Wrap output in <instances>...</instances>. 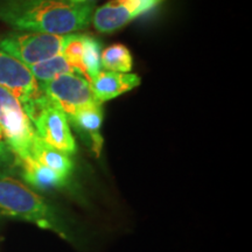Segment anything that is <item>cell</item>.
Masks as SVG:
<instances>
[{"label": "cell", "mask_w": 252, "mask_h": 252, "mask_svg": "<svg viewBox=\"0 0 252 252\" xmlns=\"http://www.w3.org/2000/svg\"><path fill=\"white\" fill-rule=\"evenodd\" d=\"M94 2L69 0H0V20L17 31L67 35L89 26Z\"/></svg>", "instance_id": "1"}, {"label": "cell", "mask_w": 252, "mask_h": 252, "mask_svg": "<svg viewBox=\"0 0 252 252\" xmlns=\"http://www.w3.org/2000/svg\"><path fill=\"white\" fill-rule=\"evenodd\" d=\"M0 217L31 222L70 239L54 208L34 189L0 171Z\"/></svg>", "instance_id": "2"}, {"label": "cell", "mask_w": 252, "mask_h": 252, "mask_svg": "<svg viewBox=\"0 0 252 252\" xmlns=\"http://www.w3.org/2000/svg\"><path fill=\"white\" fill-rule=\"evenodd\" d=\"M0 128L9 151L18 161L31 157L33 140L35 138L33 124L13 94L0 87Z\"/></svg>", "instance_id": "3"}, {"label": "cell", "mask_w": 252, "mask_h": 252, "mask_svg": "<svg viewBox=\"0 0 252 252\" xmlns=\"http://www.w3.org/2000/svg\"><path fill=\"white\" fill-rule=\"evenodd\" d=\"M26 113L41 140L69 156L76 152V141L71 133L68 117L46 94L28 108Z\"/></svg>", "instance_id": "4"}, {"label": "cell", "mask_w": 252, "mask_h": 252, "mask_svg": "<svg viewBox=\"0 0 252 252\" xmlns=\"http://www.w3.org/2000/svg\"><path fill=\"white\" fill-rule=\"evenodd\" d=\"M67 35L26 31L12 32L0 37V49L18 59L27 67H32L61 54Z\"/></svg>", "instance_id": "5"}, {"label": "cell", "mask_w": 252, "mask_h": 252, "mask_svg": "<svg viewBox=\"0 0 252 252\" xmlns=\"http://www.w3.org/2000/svg\"><path fill=\"white\" fill-rule=\"evenodd\" d=\"M42 93L68 119L87 106L100 104L94 98L90 83L78 74H64L40 84Z\"/></svg>", "instance_id": "6"}, {"label": "cell", "mask_w": 252, "mask_h": 252, "mask_svg": "<svg viewBox=\"0 0 252 252\" xmlns=\"http://www.w3.org/2000/svg\"><path fill=\"white\" fill-rule=\"evenodd\" d=\"M0 87L13 94L25 111L43 96L39 82L30 67L0 49Z\"/></svg>", "instance_id": "7"}, {"label": "cell", "mask_w": 252, "mask_h": 252, "mask_svg": "<svg viewBox=\"0 0 252 252\" xmlns=\"http://www.w3.org/2000/svg\"><path fill=\"white\" fill-rule=\"evenodd\" d=\"M162 1L165 0H110L94 9L91 21L100 33H112L150 12Z\"/></svg>", "instance_id": "8"}, {"label": "cell", "mask_w": 252, "mask_h": 252, "mask_svg": "<svg viewBox=\"0 0 252 252\" xmlns=\"http://www.w3.org/2000/svg\"><path fill=\"white\" fill-rule=\"evenodd\" d=\"M140 77L130 72L100 70L90 86L98 103L111 100L140 86Z\"/></svg>", "instance_id": "9"}, {"label": "cell", "mask_w": 252, "mask_h": 252, "mask_svg": "<svg viewBox=\"0 0 252 252\" xmlns=\"http://www.w3.org/2000/svg\"><path fill=\"white\" fill-rule=\"evenodd\" d=\"M68 121H70L78 132L90 139L91 147L98 157L103 146V137L100 134V127L103 123L102 104H94V105L81 109Z\"/></svg>", "instance_id": "10"}, {"label": "cell", "mask_w": 252, "mask_h": 252, "mask_svg": "<svg viewBox=\"0 0 252 252\" xmlns=\"http://www.w3.org/2000/svg\"><path fill=\"white\" fill-rule=\"evenodd\" d=\"M20 162L23 167V175L27 184L41 190H52L64 187L67 184V178L60 175L48 167L41 165L34 160L32 157L21 160Z\"/></svg>", "instance_id": "11"}, {"label": "cell", "mask_w": 252, "mask_h": 252, "mask_svg": "<svg viewBox=\"0 0 252 252\" xmlns=\"http://www.w3.org/2000/svg\"><path fill=\"white\" fill-rule=\"evenodd\" d=\"M31 157L41 165L48 167L67 179L72 172V161L69 154L49 146L37 135H35L32 145Z\"/></svg>", "instance_id": "12"}, {"label": "cell", "mask_w": 252, "mask_h": 252, "mask_svg": "<svg viewBox=\"0 0 252 252\" xmlns=\"http://www.w3.org/2000/svg\"><path fill=\"white\" fill-rule=\"evenodd\" d=\"M100 64L102 68L109 71L130 72L133 67V59L127 47L116 43L103 50Z\"/></svg>", "instance_id": "13"}, {"label": "cell", "mask_w": 252, "mask_h": 252, "mask_svg": "<svg viewBox=\"0 0 252 252\" xmlns=\"http://www.w3.org/2000/svg\"><path fill=\"white\" fill-rule=\"evenodd\" d=\"M30 69L33 76L39 82V84L46 83V82L53 80V78L58 77L60 75L77 74L75 69L64 59L62 53L59 55H55L54 58L32 65Z\"/></svg>", "instance_id": "14"}, {"label": "cell", "mask_w": 252, "mask_h": 252, "mask_svg": "<svg viewBox=\"0 0 252 252\" xmlns=\"http://www.w3.org/2000/svg\"><path fill=\"white\" fill-rule=\"evenodd\" d=\"M62 55L75 71L88 81V74L83 63V35L75 33L68 34L67 41L62 49Z\"/></svg>", "instance_id": "15"}, {"label": "cell", "mask_w": 252, "mask_h": 252, "mask_svg": "<svg viewBox=\"0 0 252 252\" xmlns=\"http://www.w3.org/2000/svg\"><path fill=\"white\" fill-rule=\"evenodd\" d=\"M100 55H102V47H100L99 41L93 36L83 35V63L89 83H91L102 70Z\"/></svg>", "instance_id": "16"}, {"label": "cell", "mask_w": 252, "mask_h": 252, "mask_svg": "<svg viewBox=\"0 0 252 252\" xmlns=\"http://www.w3.org/2000/svg\"><path fill=\"white\" fill-rule=\"evenodd\" d=\"M9 151L7 145H0V162H6L9 160Z\"/></svg>", "instance_id": "17"}, {"label": "cell", "mask_w": 252, "mask_h": 252, "mask_svg": "<svg viewBox=\"0 0 252 252\" xmlns=\"http://www.w3.org/2000/svg\"><path fill=\"white\" fill-rule=\"evenodd\" d=\"M0 145H7V144H6L5 139H4V134H2L1 128H0Z\"/></svg>", "instance_id": "18"}]
</instances>
